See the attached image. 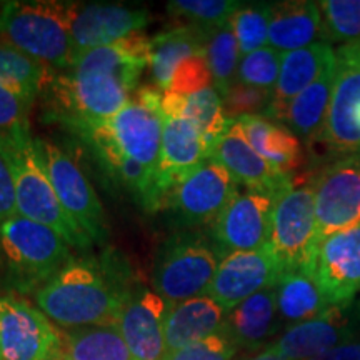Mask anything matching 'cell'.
Masks as SVG:
<instances>
[{
	"mask_svg": "<svg viewBox=\"0 0 360 360\" xmlns=\"http://www.w3.org/2000/svg\"><path fill=\"white\" fill-rule=\"evenodd\" d=\"M244 360H285V359H283L282 355L277 352L276 347L270 344V345H267V347H264L262 350H260V352L252 355V357H247Z\"/></svg>",
	"mask_w": 360,
	"mask_h": 360,
	"instance_id": "45",
	"label": "cell"
},
{
	"mask_svg": "<svg viewBox=\"0 0 360 360\" xmlns=\"http://www.w3.org/2000/svg\"><path fill=\"white\" fill-rule=\"evenodd\" d=\"M319 244L332 233L360 224V150L337 157L310 184Z\"/></svg>",
	"mask_w": 360,
	"mask_h": 360,
	"instance_id": "11",
	"label": "cell"
},
{
	"mask_svg": "<svg viewBox=\"0 0 360 360\" xmlns=\"http://www.w3.org/2000/svg\"><path fill=\"white\" fill-rule=\"evenodd\" d=\"M237 195V182L212 159L184 175L165 197L164 209L184 229L212 225Z\"/></svg>",
	"mask_w": 360,
	"mask_h": 360,
	"instance_id": "9",
	"label": "cell"
},
{
	"mask_svg": "<svg viewBox=\"0 0 360 360\" xmlns=\"http://www.w3.org/2000/svg\"><path fill=\"white\" fill-rule=\"evenodd\" d=\"M319 141L337 157L360 150V42L335 52V79Z\"/></svg>",
	"mask_w": 360,
	"mask_h": 360,
	"instance_id": "12",
	"label": "cell"
},
{
	"mask_svg": "<svg viewBox=\"0 0 360 360\" xmlns=\"http://www.w3.org/2000/svg\"><path fill=\"white\" fill-rule=\"evenodd\" d=\"M15 215H19V212H17L13 174L7 154L0 147V225L6 224L7 220L13 219Z\"/></svg>",
	"mask_w": 360,
	"mask_h": 360,
	"instance_id": "43",
	"label": "cell"
},
{
	"mask_svg": "<svg viewBox=\"0 0 360 360\" xmlns=\"http://www.w3.org/2000/svg\"><path fill=\"white\" fill-rule=\"evenodd\" d=\"M207 32L209 30L197 29L193 25H182L160 32L152 39L148 65L157 89L167 92L175 69L187 58L205 53Z\"/></svg>",
	"mask_w": 360,
	"mask_h": 360,
	"instance_id": "28",
	"label": "cell"
},
{
	"mask_svg": "<svg viewBox=\"0 0 360 360\" xmlns=\"http://www.w3.org/2000/svg\"><path fill=\"white\" fill-rule=\"evenodd\" d=\"M53 74L56 72L51 67L25 56L19 49L0 39V84L37 98Z\"/></svg>",
	"mask_w": 360,
	"mask_h": 360,
	"instance_id": "33",
	"label": "cell"
},
{
	"mask_svg": "<svg viewBox=\"0 0 360 360\" xmlns=\"http://www.w3.org/2000/svg\"><path fill=\"white\" fill-rule=\"evenodd\" d=\"M345 307L332 305L317 319L289 327L272 345L285 360H312L347 344L357 334V328Z\"/></svg>",
	"mask_w": 360,
	"mask_h": 360,
	"instance_id": "21",
	"label": "cell"
},
{
	"mask_svg": "<svg viewBox=\"0 0 360 360\" xmlns=\"http://www.w3.org/2000/svg\"><path fill=\"white\" fill-rule=\"evenodd\" d=\"M169 305L152 289L141 283L134 287L117 321V328L135 360L165 359L164 323Z\"/></svg>",
	"mask_w": 360,
	"mask_h": 360,
	"instance_id": "20",
	"label": "cell"
},
{
	"mask_svg": "<svg viewBox=\"0 0 360 360\" xmlns=\"http://www.w3.org/2000/svg\"><path fill=\"white\" fill-rule=\"evenodd\" d=\"M132 267L120 250L72 257L47 283L34 292L37 307L65 328L117 326L132 294Z\"/></svg>",
	"mask_w": 360,
	"mask_h": 360,
	"instance_id": "2",
	"label": "cell"
},
{
	"mask_svg": "<svg viewBox=\"0 0 360 360\" xmlns=\"http://www.w3.org/2000/svg\"><path fill=\"white\" fill-rule=\"evenodd\" d=\"M276 199L260 192L238 193L212 224V244L220 259L233 252H250L269 245Z\"/></svg>",
	"mask_w": 360,
	"mask_h": 360,
	"instance_id": "14",
	"label": "cell"
},
{
	"mask_svg": "<svg viewBox=\"0 0 360 360\" xmlns=\"http://www.w3.org/2000/svg\"><path fill=\"white\" fill-rule=\"evenodd\" d=\"M272 15V6L240 7L229 20L236 35L242 57L259 51L269 42V25Z\"/></svg>",
	"mask_w": 360,
	"mask_h": 360,
	"instance_id": "36",
	"label": "cell"
},
{
	"mask_svg": "<svg viewBox=\"0 0 360 360\" xmlns=\"http://www.w3.org/2000/svg\"><path fill=\"white\" fill-rule=\"evenodd\" d=\"M212 72H210L209 64H207L205 53H199V56H193L184 60L175 69L167 92L188 97L200 92V90L212 87Z\"/></svg>",
	"mask_w": 360,
	"mask_h": 360,
	"instance_id": "41",
	"label": "cell"
},
{
	"mask_svg": "<svg viewBox=\"0 0 360 360\" xmlns=\"http://www.w3.org/2000/svg\"><path fill=\"white\" fill-rule=\"evenodd\" d=\"M74 2L32 0L6 2L0 13V39L53 72L74 65L77 52L72 40Z\"/></svg>",
	"mask_w": 360,
	"mask_h": 360,
	"instance_id": "3",
	"label": "cell"
},
{
	"mask_svg": "<svg viewBox=\"0 0 360 360\" xmlns=\"http://www.w3.org/2000/svg\"><path fill=\"white\" fill-rule=\"evenodd\" d=\"M209 159L200 129L187 115H164L160 162L157 175L165 197L184 175Z\"/></svg>",
	"mask_w": 360,
	"mask_h": 360,
	"instance_id": "22",
	"label": "cell"
},
{
	"mask_svg": "<svg viewBox=\"0 0 360 360\" xmlns=\"http://www.w3.org/2000/svg\"><path fill=\"white\" fill-rule=\"evenodd\" d=\"M281 327L276 285L257 292L227 312L224 330L237 349L257 350Z\"/></svg>",
	"mask_w": 360,
	"mask_h": 360,
	"instance_id": "26",
	"label": "cell"
},
{
	"mask_svg": "<svg viewBox=\"0 0 360 360\" xmlns=\"http://www.w3.org/2000/svg\"><path fill=\"white\" fill-rule=\"evenodd\" d=\"M283 53L272 47H262L259 51L244 56L237 72V80L252 87L265 89L274 92L278 74H281Z\"/></svg>",
	"mask_w": 360,
	"mask_h": 360,
	"instance_id": "38",
	"label": "cell"
},
{
	"mask_svg": "<svg viewBox=\"0 0 360 360\" xmlns=\"http://www.w3.org/2000/svg\"><path fill=\"white\" fill-rule=\"evenodd\" d=\"M309 272L330 305H349L360 290V224L319 244Z\"/></svg>",
	"mask_w": 360,
	"mask_h": 360,
	"instance_id": "16",
	"label": "cell"
},
{
	"mask_svg": "<svg viewBox=\"0 0 360 360\" xmlns=\"http://www.w3.org/2000/svg\"><path fill=\"white\" fill-rule=\"evenodd\" d=\"M205 58L212 72L214 87L219 90L220 97L237 80L238 65L242 53L231 24L209 30L205 40Z\"/></svg>",
	"mask_w": 360,
	"mask_h": 360,
	"instance_id": "34",
	"label": "cell"
},
{
	"mask_svg": "<svg viewBox=\"0 0 360 360\" xmlns=\"http://www.w3.org/2000/svg\"><path fill=\"white\" fill-rule=\"evenodd\" d=\"M269 245L282 276L310 269L319 247L312 187H292L277 197Z\"/></svg>",
	"mask_w": 360,
	"mask_h": 360,
	"instance_id": "7",
	"label": "cell"
},
{
	"mask_svg": "<svg viewBox=\"0 0 360 360\" xmlns=\"http://www.w3.org/2000/svg\"><path fill=\"white\" fill-rule=\"evenodd\" d=\"M150 20L147 8H132L120 4L74 2L70 30L77 57L92 49L107 47L127 35L141 32Z\"/></svg>",
	"mask_w": 360,
	"mask_h": 360,
	"instance_id": "19",
	"label": "cell"
},
{
	"mask_svg": "<svg viewBox=\"0 0 360 360\" xmlns=\"http://www.w3.org/2000/svg\"><path fill=\"white\" fill-rule=\"evenodd\" d=\"M278 321L294 327L312 321L332 307L309 270L285 274L276 285Z\"/></svg>",
	"mask_w": 360,
	"mask_h": 360,
	"instance_id": "29",
	"label": "cell"
},
{
	"mask_svg": "<svg viewBox=\"0 0 360 360\" xmlns=\"http://www.w3.org/2000/svg\"><path fill=\"white\" fill-rule=\"evenodd\" d=\"M150 49L152 39L137 32L80 53L70 69L53 74L44 89L45 115L70 130L112 119L137 90L150 64Z\"/></svg>",
	"mask_w": 360,
	"mask_h": 360,
	"instance_id": "1",
	"label": "cell"
},
{
	"mask_svg": "<svg viewBox=\"0 0 360 360\" xmlns=\"http://www.w3.org/2000/svg\"><path fill=\"white\" fill-rule=\"evenodd\" d=\"M49 177L62 207L92 244H103L109 237L105 215L92 184L79 164L60 146L40 142Z\"/></svg>",
	"mask_w": 360,
	"mask_h": 360,
	"instance_id": "13",
	"label": "cell"
},
{
	"mask_svg": "<svg viewBox=\"0 0 360 360\" xmlns=\"http://www.w3.org/2000/svg\"><path fill=\"white\" fill-rule=\"evenodd\" d=\"M238 124L255 152L282 174L290 175L304 165L302 143L287 125L274 122L264 115L242 117Z\"/></svg>",
	"mask_w": 360,
	"mask_h": 360,
	"instance_id": "27",
	"label": "cell"
},
{
	"mask_svg": "<svg viewBox=\"0 0 360 360\" xmlns=\"http://www.w3.org/2000/svg\"><path fill=\"white\" fill-rule=\"evenodd\" d=\"M227 310L209 295L170 304L165 315V350L172 354L195 342L217 334L224 328Z\"/></svg>",
	"mask_w": 360,
	"mask_h": 360,
	"instance_id": "25",
	"label": "cell"
},
{
	"mask_svg": "<svg viewBox=\"0 0 360 360\" xmlns=\"http://www.w3.org/2000/svg\"><path fill=\"white\" fill-rule=\"evenodd\" d=\"M162 112H164V115L191 117L204 135V141L209 146V152L215 141L231 125V120H227L224 114L222 97L214 85L188 97L179 96L174 92H164Z\"/></svg>",
	"mask_w": 360,
	"mask_h": 360,
	"instance_id": "31",
	"label": "cell"
},
{
	"mask_svg": "<svg viewBox=\"0 0 360 360\" xmlns=\"http://www.w3.org/2000/svg\"><path fill=\"white\" fill-rule=\"evenodd\" d=\"M72 247L47 225L15 215L0 225V255L13 289L34 294L72 259Z\"/></svg>",
	"mask_w": 360,
	"mask_h": 360,
	"instance_id": "5",
	"label": "cell"
},
{
	"mask_svg": "<svg viewBox=\"0 0 360 360\" xmlns=\"http://www.w3.org/2000/svg\"><path fill=\"white\" fill-rule=\"evenodd\" d=\"M0 147L11 162L19 215L53 229L70 247L89 249L92 245L90 238L69 217L58 200L45 167L40 141L25 135L0 142Z\"/></svg>",
	"mask_w": 360,
	"mask_h": 360,
	"instance_id": "4",
	"label": "cell"
},
{
	"mask_svg": "<svg viewBox=\"0 0 360 360\" xmlns=\"http://www.w3.org/2000/svg\"><path fill=\"white\" fill-rule=\"evenodd\" d=\"M212 242L200 233L182 231L165 238L150 270L152 290L169 304L205 295L220 264Z\"/></svg>",
	"mask_w": 360,
	"mask_h": 360,
	"instance_id": "6",
	"label": "cell"
},
{
	"mask_svg": "<svg viewBox=\"0 0 360 360\" xmlns=\"http://www.w3.org/2000/svg\"><path fill=\"white\" fill-rule=\"evenodd\" d=\"M72 132L87 142L94 155L101 162V167L109 174L117 186L129 192V195L141 209L146 212H159L164 209L165 193L162 191L157 174L148 172L139 162L124 155L114 146L102 120L80 125Z\"/></svg>",
	"mask_w": 360,
	"mask_h": 360,
	"instance_id": "17",
	"label": "cell"
},
{
	"mask_svg": "<svg viewBox=\"0 0 360 360\" xmlns=\"http://www.w3.org/2000/svg\"><path fill=\"white\" fill-rule=\"evenodd\" d=\"M281 277V265L270 245L259 250L233 252L220 260L205 295L231 312L257 292L277 285Z\"/></svg>",
	"mask_w": 360,
	"mask_h": 360,
	"instance_id": "15",
	"label": "cell"
},
{
	"mask_svg": "<svg viewBox=\"0 0 360 360\" xmlns=\"http://www.w3.org/2000/svg\"><path fill=\"white\" fill-rule=\"evenodd\" d=\"M312 360H360V342H347Z\"/></svg>",
	"mask_w": 360,
	"mask_h": 360,
	"instance_id": "44",
	"label": "cell"
},
{
	"mask_svg": "<svg viewBox=\"0 0 360 360\" xmlns=\"http://www.w3.org/2000/svg\"><path fill=\"white\" fill-rule=\"evenodd\" d=\"M0 360H2V354H0Z\"/></svg>",
	"mask_w": 360,
	"mask_h": 360,
	"instance_id": "46",
	"label": "cell"
},
{
	"mask_svg": "<svg viewBox=\"0 0 360 360\" xmlns=\"http://www.w3.org/2000/svg\"><path fill=\"white\" fill-rule=\"evenodd\" d=\"M62 335V360H135L117 326L70 328Z\"/></svg>",
	"mask_w": 360,
	"mask_h": 360,
	"instance_id": "32",
	"label": "cell"
},
{
	"mask_svg": "<svg viewBox=\"0 0 360 360\" xmlns=\"http://www.w3.org/2000/svg\"><path fill=\"white\" fill-rule=\"evenodd\" d=\"M162 97L164 92L157 87H137L119 114L102 120L114 146L152 174H157L160 162L164 130Z\"/></svg>",
	"mask_w": 360,
	"mask_h": 360,
	"instance_id": "8",
	"label": "cell"
},
{
	"mask_svg": "<svg viewBox=\"0 0 360 360\" xmlns=\"http://www.w3.org/2000/svg\"><path fill=\"white\" fill-rule=\"evenodd\" d=\"M335 64V52L328 42L312 44L282 56L281 74L272 94L267 119H278L289 103Z\"/></svg>",
	"mask_w": 360,
	"mask_h": 360,
	"instance_id": "23",
	"label": "cell"
},
{
	"mask_svg": "<svg viewBox=\"0 0 360 360\" xmlns=\"http://www.w3.org/2000/svg\"><path fill=\"white\" fill-rule=\"evenodd\" d=\"M330 40L321 11L315 2H282L272 6L269 25V47L287 53Z\"/></svg>",
	"mask_w": 360,
	"mask_h": 360,
	"instance_id": "24",
	"label": "cell"
},
{
	"mask_svg": "<svg viewBox=\"0 0 360 360\" xmlns=\"http://www.w3.org/2000/svg\"><path fill=\"white\" fill-rule=\"evenodd\" d=\"M209 159L222 165L237 184L252 192L267 193L277 199L292 188L290 175L272 167L255 152L238 120L231 122L227 130L215 141L209 152Z\"/></svg>",
	"mask_w": 360,
	"mask_h": 360,
	"instance_id": "18",
	"label": "cell"
},
{
	"mask_svg": "<svg viewBox=\"0 0 360 360\" xmlns=\"http://www.w3.org/2000/svg\"><path fill=\"white\" fill-rule=\"evenodd\" d=\"M335 64L323 72L312 85L299 94L289 105L283 109L277 120L287 124L297 137L319 139L326 124L328 105H330L332 90H334Z\"/></svg>",
	"mask_w": 360,
	"mask_h": 360,
	"instance_id": "30",
	"label": "cell"
},
{
	"mask_svg": "<svg viewBox=\"0 0 360 360\" xmlns=\"http://www.w3.org/2000/svg\"><path fill=\"white\" fill-rule=\"evenodd\" d=\"M236 354L237 345L222 328L204 340L167 354L164 360H232Z\"/></svg>",
	"mask_w": 360,
	"mask_h": 360,
	"instance_id": "42",
	"label": "cell"
},
{
	"mask_svg": "<svg viewBox=\"0 0 360 360\" xmlns=\"http://www.w3.org/2000/svg\"><path fill=\"white\" fill-rule=\"evenodd\" d=\"M35 97L0 84V142L30 135V110Z\"/></svg>",
	"mask_w": 360,
	"mask_h": 360,
	"instance_id": "37",
	"label": "cell"
},
{
	"mask_svg": "<svg viewBox=\"0 0 360 360\" xmlns=\"http://www.w3.org/2000/svg\"><path fill=\"white\" fill-rule=\"evenodd\" d=\"M321 11L328 37L345 44L360 42V0H326Z\"/></svg>",
	"mask_w": 360,
	"mask_h": 360,
	"instance_id": "39",
	"label": "cell"
},
{
	"mask_svg": "<svg viewBox=\"0 0 360 360\" xmlns=\"http://www.w3.org/2000/svg\"><path fill=\"white\" fill-rule=\"evenodd\" d=\"M272 94L270 90L252 87L236 80L222 96L224 114L231 122L242 117L265 115L272 103Z\"/></svg>",
	"mask_w": 360,
	"mask_h": 360,
	"instance_id": "40",
	"label": "cell"
},
{
	"mask_svg": "<svg viewBox=\"0 0 360 360\" xmlns=\"http://www.w3.org/2000/svg\"><path fill=\"white\" fill-rule=\"evenodd\" d=\"M238 8L240 4L233 0H175L167 4L169 12L202 30H214L229 24Z\"/></svg>",
	"mask_w": 360,
	"mask_h": 360,
	"instance_id": "35",
	"label": "cell"
},
{
	"mask_svg": "<svg viewBox=\"0 0 360 360\" xmlns=\"http://www.w3.org/2000/svg\"><path fill=\"white\" fill-rule=\"evenodd\" d=\"M0 354L2 360H62L64 335L39 307L0 295Z\"/></svg>",
	"mask_w": 360,
	"mask_h": 360,
	"instance_id": "10",
	"label": "cell"
}]
</instances>
